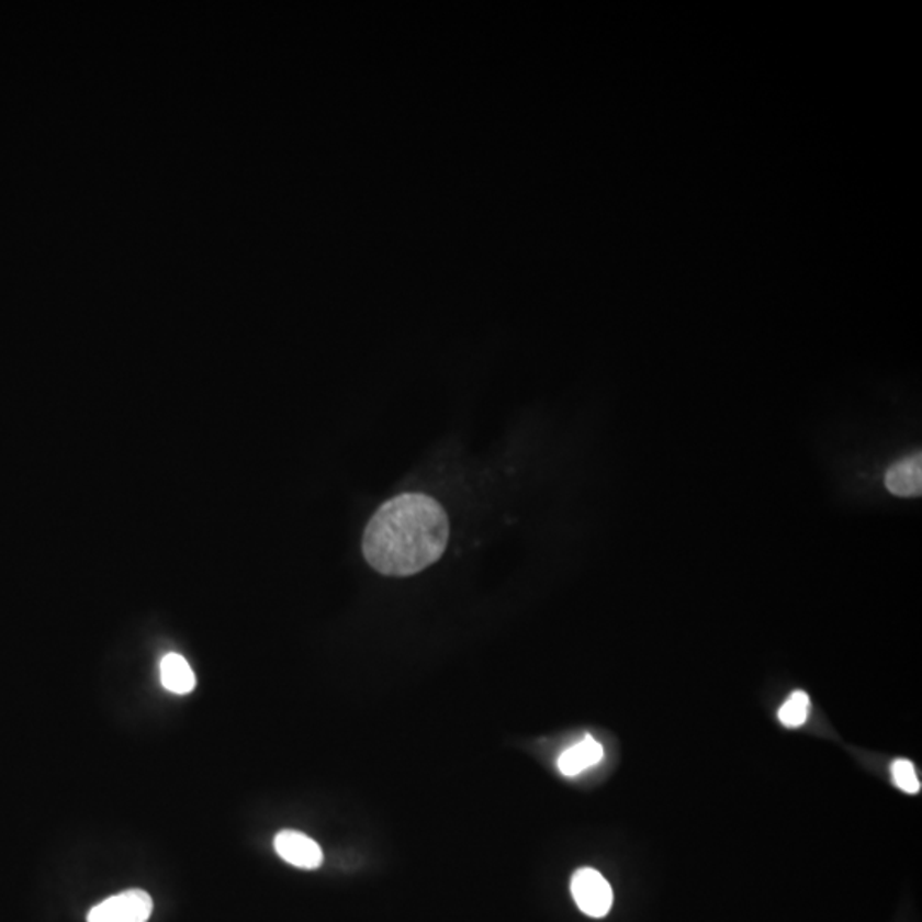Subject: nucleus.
Here are the masks:
<instances>
[{"mask_svg":"<svg viewBox=\"0 0 922 922\" xmlns=\"http://www.w3.org/2000/svg\"><path fill=\"white\" fill-rule=\"evenodd\" d=\"M891 776L896 780L897 788L902 789V791L909 792V795H918L921 791V780H919L914 764L911 761L899 758V761L893 762L891 764Z\"/></svg>","mask_w":922,"mask_h":922,"instance_id":"9","label":"nucleus"},{"mask_svg":"<svg viewBox=\"0 0 922 922\" xmlns=\"http://www.w3.org/2000/svg\"><path fill=\"white\" fill-rule=\"evenodd\" d=\"M448 538L445 507L420 492H405L386 501L369 519L362 553L384 576H414L441 559Z\"/></svg>","mask_w":922,"mask_h":922,"instance_id":"1","label":"nucleus"},{"mask_svg":"<svg viewBox=\"0 0 922 922\" xmlns=\"http://www.w3.org/2000/svg\"><path fill=\"white\" fill-rule=\"evenodd\" d=\"M885 485L891 494L900 497H918L922 492L921 453L897 461L885 475Z\"/></svg>","mask_w":922,"mask_h":922,"instance_id":"5","label":"nucleus"},{"mask_svg":"<svg viewBox=\"0 0 922 922\" xmlns=\"http://www.w3.org/2000/svg\"><path fill=\"white\" fill-rule=\"evenodd\" d=\"M810 716V697L807 692H795L779 709V719L786 728H799Z\"/></svg>","mask_w":922,"mask_h":922,"instance_id":"8","label":"nucleus"},{"mask_svg":"<svg viewBox=\"0 0 922 922\" xmlns=\"http://www.w3.org/2000/svg\"><path fill=\"white\" fill-rule=\"evenodd\" d=\"M159 675H161L162 687L177 696H187L195 688V673L190 668L189 661L181 654H166L159 665Z\"/></svg>","mask_w":922,"mask_h":922,"instance_id":"7","label":"nucleus"},{"mask_svg":"<svg viewBox=\"0 0 922 922\" xmlns=\"http://www.w3.org/2000/svg\"><path fill=\"white\" fill-rule=\"evenodd\" d=\"M276 853L289 865L300 869H316L322 866L323 851L318 842L297 830H282L273 839Z\"/></svg>","mask_w":922,"mask_h":922,"instance_id":"4","label":"nucleus"},{"mask_svg":"<svg viewBox=\"0 0 922 922\" xmlns=\"http://www.w3.org/2000/svg\"><path fill=\"white\" fill-rule=\"evenodd\" d=\"M601 758H604V746L588 734L583 742L576 743L562 753L558 762L559 771L564 776L574 777L584 773L586 768L599 764Z\"/></svg>","mask_w":922,"mask_h":922,"instance_id":"6","label":"nucleus"},{"mask_svg":"<svg viewBox=\"0 0 922 922\" xmlns=\"http://www.w3.org/2000/svg\"><path fill=\"white\" fill-rule=\"evenodd\" d=\"M153 914V899L140 888H131L108 897L88 912V922H147Z\"/></svg>","mask_w":922,"mask_h":922,"instance_id":"2","label":"nucleus"},{"mask_svg":"<svg viewBox=\"0 0 922 922\" xmlns=\"http://www.w3.org/2000/svg\"><path fill=\"white\" fill-rule=\"evenodd\" d=\"M571 893L583 914L589 918H605L614 903V891L601 873L593 868H581L571 878Z\"/></svg>","mask_w":922,"mask_h":922,"instance_id":"3","label":"nucleus"}]
</instances>
